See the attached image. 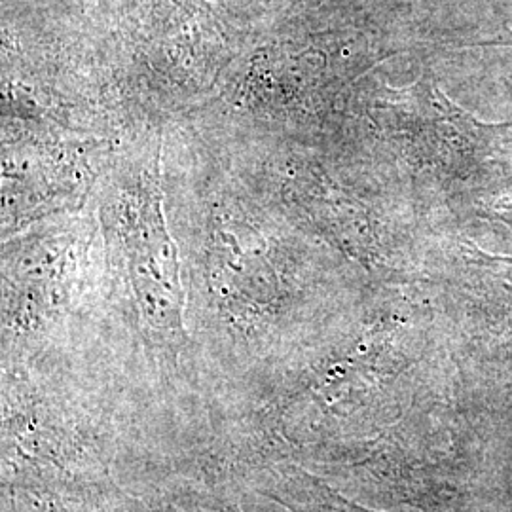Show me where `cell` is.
Returning a JSON list of instances; mask_svg holds the SVG:
<instances>
[{"label":"cell","mask_w":512,"mask_h":512,"mask_svg":"<svg viewBox=\"0 0 512 512\" xmlns=\"http://www.w3.org/2000/svg\"><path fill=\"white\" fill-rule=\"evenodd\" d=\"M4 458L12 482L38 494L80 497L99 492L105 480L97 440L73 410L59 403H8Z\"/></svg>","instance_id":"1"},{"label":"cell","mask_w":512,"mask_h":512,"mask_svg":"<svg viewBox=\"0 0 512 512\" xmlns=\"http://www.w3.org/2000/svg\"><path fill=\"white\" fill-rule=\"evenodd\" d=\"M258 490L291 512H374L346 499L329 484L287 461L260 467Z\"/></svg>","instance_id":"2"},{"label":"cell","mask_w":512,"mask_h":512,"mask_svg":"<svg viewBox=\"0 0 512 512\" xmlns=\"http://www.w3.org/2000/svg\"><path fill=\"white\" fill-rule=\"evenodd\" d=\"M465 289L488 315L512 329V256L490 255L473 243L463 247Z\"/></svg>","instance_id":"3"},{"label":"cell","mask_w":512,"mask_h":512,"mask_svg":"<svg viewBox=\"0 0 512 512\" xmlns=\"http://www.w3.org/2000/svg\"><path fill=\"white\" fill-rule=\"evenodd\" d=\"M152 512H239L234 505L226 503L202 488H175L167 490L152 503Z\"/></svg>","instance_id":"4"},{"label":"cell","mask_w":512,"mask_h":512,"mask_svg":"<svg viewBox=\"0 0 512 512\" xmlns=\"http://www.w3.org/2000/svg\"><path fill=\"white\" fill-rule=\"evenodd\" d=\"M494 217L512 226V190L494 203Z\"/></svg>","instance_id":"5"},{"label":"cell","mask_w":512,"mask_h":512,"mask_svg":"<svg viewBox=\"0 0 512 512\" xmlns=\"http://www.w3.org/2000/svg\"><path fill=\"white\" fill-rule=\"evenodd\" d=\"M93 512H131L128 505H114V503H99L97 509L93 507Z\"/></svg>","instance_id":"6"},{"label":"cell","mask_w":512,"mask_h":512,"mask_svg":"<svg viewBox=\"0 0 512 512\" xmlns=\"http://www.w3.org/2000/svg\"><path fill=\"white\" fill-rule=\"evenodd\" d=\"M488 44H507V46H512V38H509V40H494V42H488Z\"/></svg>","instance_id":"7"}]
</instances>
